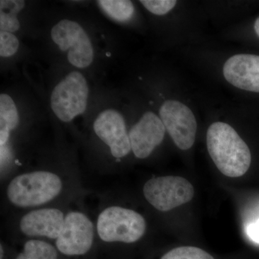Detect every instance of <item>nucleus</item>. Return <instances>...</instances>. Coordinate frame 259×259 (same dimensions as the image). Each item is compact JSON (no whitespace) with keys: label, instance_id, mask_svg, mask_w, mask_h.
Segmentation results:
<instances>
[{"label":"nucleus","instance_id":"nucleus-20","mask_svg":"<svg viewBox=\"0 0 259 259\" xmlns=\"http://www.w3.org/2000/svg\"><path fill=\"white\" fill-rule=\"evenodd\" d=\"M246 232L250 239L256 243H259V224L258 223L255 222L250 224L247 227Z\"/></svg>","mask_w":259,"mask_h":259},{"label":"nucleus","instance_id":"nucleus-22","mask_svg":"<svg viewBox=\"0 0 259 259\" xmlns=\"http://www.w3.org/2000/svg\"><path fill=\"white\" fill-rule=\"evenodd\" d=\"M3 253H4V250L3 249V245H1V259L3 258Z\"/></svg>","mask_w":259,"mask_h":259},{"label":"nucleus","instance_id":"nucleus-23","mask_svg":"<svg viewBox=\"0 0 259 259\" xmlns=\"http://www.w3.org/2000/svg\"><path fill=\"white\" fill-rule=\"evenodd\" d=\"M257 223H258L259 224V219L258 220V221H257Z\"/></svg>","mask_w":259,"mask_h":259},{"label":"nucleus","instance_id":"nucleus-19","mask_svg":"<svg viewBox=\"0 0 259 259\" xmlns=\"http://www.w3.org/2000/svg\"><path fill=\"white\" fill-rule=\"evenodd\" d=\"M150 13L156 15H164L170 13L177 5L173 0H142L140 2Z\"/></svg>","mask_w":259,"mask_h":259},{"label":"nucleus","instance_id":"nucleus-8","mask_svg":"<svg viewBox=\"0 0 259 259\" xmlns=\"http://www.w3.org/2000/svg\"><path fill=\"white\" fill-rule=\"evenodd\" d=\"M95 227L83 212L72 211L65 215L64 226L56 240V248L66 255H81L93 246Z\"/></svg>","mask_w":259,"mask_h":259},{"label":"nucleus","instance_id":"nucleus-10","mask_svg":"<svg viewBox=\"0 0 259 259\" xmlns=\"http://www.w3.org/2000/svg\"><path fill=\"white\" fill-rule=\"evenodd\" d=\"M166 128L154 112H145L129 132L131 150L136 158H148L164 139Z\"/></svg>","mask_w":259,"mask_h":259},{"label":"nucleus","instance_id":"nucleus-5","mask_svg":"<svg viewBox=\"0 0 259 259\" xmlns=\"http://www.w3.org/2000/svg\"><path fill=\"white\" fill-rule=\"evenodd\" d=\"M145 198L154 208L168 212L193 199V186L183 177H158L151 179L144 187Z\"/></svg>","mask_w":259,"mask_h":259},{"label":"nucleus","instance_id":"nucleus-17","mask_svg":"<svg viewBox=\"0 0 259 259\" xmlns=\"http://www.w3.org/2000/svg\"><path fill=\"white\" fill-rule=\"evenodd\" d=\"M161 259H214L212 255L201 248L193 246H181L174 248Z\"/></svg>","mask_w":259,"mask_h":259},{"label":"nucleus","instance_id":"nucleus-14","mask_svg":"<svg viewBox=\"0 0 259 259\" xmlns=\"http://www.w3.org/2000/svg\"><path fill=\"white\" fill-rule=\"evenodd\" d=\"M24 1L0 2V29L1 31L13 32L18 31L20 28L17 14L25 7Z\"/></svg>","mask_w":259,"mask_h":259},{"label":"nucleus","instance_id":"nucleus-18","mask_svg":"<svg viewBox=\"0 0 259 259\" xmlns=\"http://www.w3.org/2000/svg\"><path fill=\"white\" fill-rule=\"evenodd\" d=\"M20 42L14 34L8 32H0V56L3 58L15 55L18 51Z\"/></svg>","mask_w":259,"mask_h":259},{"label":"nucleus","instance_id":"nucleus-2","mask_svg":"<svg viewBox=\"0 0 259 259\" xmlns=\"http://www.w3.org/2000/svg\"><path fill=\"white\" fill-rule=\"evenodd\" d=\"M62 188L60 177L53 172H28L10 181L7 188V197L16 207H38L56 198Z\"/></svg>","mask_w":259,"mask_h":259},{"label":"nucleus","instance_id":"nucleus-1","mask_svg":"<svg viewBox=\"0 0 259 259\" xmlns=\"http://www.w3.org/2000/svg\"><path fill=\"white\" fill-rule=\"evenodd\" d=\"M206 141L209 156L225 176L236 178L249 169V148L229 124L221 121L213 122L207 129Z\"/></svg>","mask_w":259,"mask_h":259},{"label":"nucleus","instance_id":"nucleus-16","mask_svg":"<svg viewBox=\"0 0 259 259\" xmlns=\"http://www.w3.org/2000/svg\"><path fill=\"white\" fill-rule=\"evenodd\" d=\"M97 3L110 18L117 21H127L134 14V5L131 1L101 0Z\"/></svg>","mask_w":259,"mask_h":259},{"label":"nucleus","instance_id":"nucleus-4","mask_svg":"<svg viewBox=\"0 0 259 259\" xmlns=\"http://www.w3.org/2000/svg\"><path fill=\"white\" fill-rule=\"evenodd\" d=\"M89 87L82 74L73 71L53 90L51 107L59 120L65 122L81 115L88 106Z\"/></svg>","mask_w":259,"mask_h":259},{"label":"nucleus","instance_id":"nucleus-21","mask_svg":"<svg viewBox=\"0 0 259 259\" xmlns=\"http://www.w3.org/2000/svg\"><path fill=\"white\" fill-rule=\"evenodd\" d=\"M254 30L255 33L257 34L259 37V17L256 19V20L255 21L254 23Z\"/></svg>","mask_w":259,"mask_h":259},{"label":"nucleus","instance_id":"nucleus-3","mask_svg":"<svg viewBox=\"0 0 259 259\" xmlns=\"http://www.w3.org/2000/svg\"><path fill=\"white\" fill-rule=\"evenodd\" d=\"M146 230V222L141 214L120 206L107 207L97 218V234L106 243H135Z\"/></svg>","mask_w":259,"mask_h":259},{"label":"nucleus","instance_id":"nucleus-6","mask_svg":"<svg viewBox=\"0 0 259 259\" xmlns=\"http://www.w3.org/2000/svg\"><path fill=\"white\" fill-rule=\"evenodd\" d=\"M51 35L61 51H67L68 61L73 66L83 69L93 63V44L79 23L73 20H61L53 27Z\"/></svg>","mask_w":259,"mask_h":259},{"label":"nucleus","instance_id":"nucleus-7","mask_svg":"<svg viewBox=\"0 0 259 259\" xmlns=\"http://www.w3.org/2000/svg\"><path fill=\"white\" fill-rule=\"evenodd\" d=\"M159 117L177 148L187 151L193 146L197 122L190 107L180 100H167L160 107Z\"/></svg>","mask_w":259,"mask_h":259},{"label":"nucleus","instance_id":"nucleus-15","mask_svg":"<svg viewBox=\"0 0 259 259\" xmlns=\"http://www.w3.org/2000/svg\"><path fill=\"white\" fill-rule=\"evenodd\" d=\"M56 248L40 240H30L25 243L23 251L15 259H57Z\"/></svg>","mask_w":259,"mask_h":259},{"label":"nucleus","instance_id":"nucleus-13","mask_svg":"<svg viewBox=\"0 0 259 259\" xmlns=\"http://www.w3.org/2000/svg\"><path fill=\"white\" fill-rule=\"evenodd\" d=\"M20 118L16 105L11 97L0 95V146L4 147L9 140L10 132L16 128Z\"/></svg>","mask_w":259,"mask_h":259},{"label":"nucleus","instance_id":"nucleus-9","mask_svg":"<svg viewBox=\"0 0 259 259\" xmlns=\"http://www.w3.org/2000/svg\"><path fill=\"white\" fill-rule=\"evenodd\" d=\"M93 127L97 137L109 146L114 157H125L132 151L129 133L120 112L115 110L102 112L95 119Z\"/></svg>","mask_w":259,"mask_h":259},{"label":"nucleus","instance_id":"nucleus-11","mask_svg":"<svg viewBox=\"0 0 259 259\" xmlns=\"http://www.w3.org/2000/svg\"><path fill=\"white\" fill-rule=\"evenodd\" d=\"M223 74L234 88L259 93V56L241 54L231 56L223 65Z\"/></svg>","mask_w":259,"mask_h":259},{"label":"nucleus","instance_id":"nucleus-12","mask_svg":"<svg viewBox=\"0 0 259 259\" xmlns=\"http://www.w3.org/2000/svg\"><path fill=\"white\" fill-rule=\"evenodd\" d=\"M64 220V212L61 209H34L21 218L20 230L26 236L56 240L62 231Z\"/></svg>","mask_w":259,"mask_h":259}]
</instances>
